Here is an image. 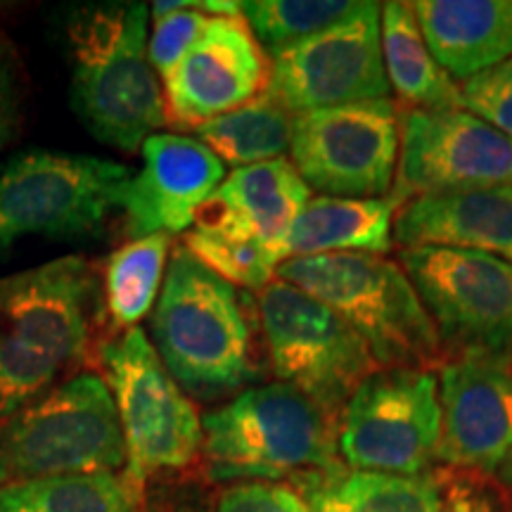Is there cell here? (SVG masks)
<instances>
[{"mask_svg":"<svg viewBox=\"0 0 512 512\" xmlns=\"http://www.w3.org/2000/svg\"><path fill=\"white\" fill-rule=\"evenodd\" d=\"M107 337L100 266L86 256L0 278V425L67 377L98 370Z\"/></svg>","mask_w":512,"mask_h":512,"instance_id":"1","label":"cell"},{"mask_svg":"<svg viewBox=\"0 0 512 512\" xmlns=\"http://www.w3.org/2000/svg\"><path fill=\"white\" fill-rule=\"evenodd\" d=\"M150 337L169 375L197 401L233 399L266 375L259 302L183 245L171 249Z\"/></svg>","mask_w":512,"mask_h":512,"instance_id":"2","label":"cell"},{"mask_svg":"<svg viewBox=\"0 0 512 512\" xmlns=\"http://www.w3.org/2000/svg\"><path fill=\"white\" fill-rule=\"evenodd\" d=\"M200 467L211 484L287 482L299 491L342 475L339 418L285 382L256 384L204 413Z\"/></svg>","mask_w":512,"mask_h":512,"instance_id":"3","label":"cell"},{"mask_svg":"<svg viewBox=\"0 0 512 512\" xmlns=\"http://www.w3.org/2000/svg\"><path fill=\"white\" fill-rule=\"evenodd\" d=\"M145 3H95L69 15L72 105L83 126L114 150L140 152L166 124L164 93L147 57Z\"/></svg>","mask_w":512,"mask_h":512,"instance_id":"4","label":"cell"},{"mask_svg":"<svg viewBox=\"0 0 512 512\" xmlns=\"http://www.w3.org/2000/svg\"><path fill=\"white\" fill-rule=\"evenodd\" d=\"M285 280L337 313L363 337L380 368L439 370L446 363L437 330L401 264L377 254L292 256Z\"/></svg>","mask_w":512,"mask_h":512,"instance_id":"5","label":"cell"},{"mask_svg":"<svg viewBox=\"0 0 512 512\" xmlns=\"http://www.w3.org/2000/svg\"><path fill=\"white\" fill-rule=\"evenodd\" d=\"M124 467L117 403L100 370L67 377L0 425V489Z\"/></svg>","mask_w":512,"mask_h":512,"instance_id":"6","label":"cell"},{"mask_svg":"<svg viewBox=\"0 0 512 512\" xmlns=\"http://www.w3.org/2000/svg\"><path fill=\"white\" fill-rule=\"evenodd\" d=\"M126 446L124 475L136 489L150 477L200 465L202 418L140 328L107 337L98 351Z\"/></svg>","mask_w":512,"mask_h":512,"instance_id":"7","label":"cell"},{"mask_svg":"<svg viewBox=\"0 0 512 512\" xmlns=\"http://www.w3.org/2000/svg\"><path fill=\"white\" fill-rule=\"evenodd\" d=\"M133 171L93 155L29 150L0 169V252L24 238L95 235L121 211Z\"/></svg>","mask_w":512,"mask_h":512,"instance_id":"8","label":"cell"},{"mask_svg":"<svg viewBox=\"0 0 512 512\" xmlns=\"http://www.w3.org/2000/svg\"><path fill=\"white\" fill-rule=\"evenodd\" d=\"M256 302L275 382L290 384L342 418L351 394L380 370L363 337L335 311L285 280L273 278Z\"/></svg>","mask_w":512,"mask_h":512,"instance_id":"9","label":"cell"},{"mask_svg":"<svg viewBox=\"0 0 512 512\" xmlns=\"http://www.w3.org/2000/svg\"><path fill=\"white\" fill-rule=\"evenodd\" d=\"M448 358H512V264L451 247L401 249Z\"/></svg>","mask_w":512,"mask_h":512,"instance_id":"10","label":"cell"},{"mask_svg":"<svg viewBox=\"0 0 512 512\" xmlns=\"http://www.w3.org/2000/svg\"><path fill=\"white\" fill-rule=\"evenodd\" d=\"M439 439V377L432 370H375L339 418V456L351 470L422 475L437 463Z\"/></svg>","mask_w":512,"mask_h":512,"instance_id":"11","label":"cell"},{"mask_svg":"<svg viewBox=\"0 0 512 512\" xmlns=\"http://www.w3.org/2000/svg\"><path fill=\"white\" fill-rule=\"evenodd\" d=\"M399 150L401 112L392 98L294 114V169L311 190L328 197H389L399 171Z\"/></svg>","mask_w":512,"mask_h":512,"instance_id":"12","label":"cell"},{"mask_svg":"<svg viewBox=\"0 0 512 512\" xmlns=\"http://www.w3.org/2000/svg\"><path fill=\"white\" fill-rule=\"evenodd\" d=\"M266 93L290 114L389 100L382 57V5L354 15L271 57Z\"/></svg>","mask_w":512,"mask_h":512,"instance_id":"13","label":"cell"},{"mask_svg":"<svg viewBox=\"0 0 512 512\" xmlns=\"http://www.w3.org/2000/svg\"><path fill=\"white\" fill-rule=\"evenodd\" d=\"M512 185V138L463 110L401 114L399 176L394 195H446Z\"/></svg>","mask_w":512,"mask_h":512,"instance_id":"14","label":"cell"},{"mask_svg":"<svg viewBox=\"0 0 512 512\" xmlns=\"http://www.w3.org/2000/svg\"><path fill=\"white\" fill-rule=\"evenodd\" d=\"M271 64L247 19L211 17L183 60L164 76V117L174 128H190L259 98Z\"/></svg>","mask_w":512,"mask_h":512,"instance_id":"15","label":"cell"},{"mask_svg":"<svg viewBox=\"0 0 512 512\" xmlns=\"http://www.w3.org/2000/svg\"><path fill=\"white\" fill-rule=\"evenodd\" d=\"M437 463L491 477L512 453V358H448L439 368Z\"/></svg>","mask_w":512,"mask_h":512,"instance_id":"16","label":"cell"},{"mask_svg":"<svg viewBox=\"0 0 512 512\" xmlns=\"http://www.w3.org/2000/svg\"><path fill=\"white\" fill-rule=\"evenodd\" d=\"M143 166L128 183L124 235H176L190 230L197 211L226 181V164L195 136L155 133L140 147Z\"/></svg>","mask_w":512,"mask_h":512,"instance_id":"17","label":"cell"},{"mask_svg":"<svg viewBox=\"0 0 512 512\" xmlns=\"http://www.w3.org/2000/svg\"><path fill=\"white\" fill-rule=\"evenodd\" d=\"M394 242L470 249L512 264V185L413 197L396 211Z\"/></svg>","mask_w":512,"mask_h":512,"instance_id":"18","label":"cell"},{"mask_svg":"<svg viewBox=\"0 0 512 512\" xmlns=\"http://www.w3.org/2000/svg\"><path fill=\"white\" fill-rule=\"evenodd\" d=\"M411 10L453 81L465 83L512 60V0H415Z\"/></svg>","mask_w":512,"mask_h":512,"instance_id":"19","label":"cell"},{"mask_svg":"<svg viewBox=\"0 0 512 512\" xmlns=\"http://www.w3.org/2000/svg\"><path fill=\"white\" fill-rule=\"evenodd\" d=\"M311 197L309 185L283 157L235 169L211 200L245 223L256 240L283 264L294 223Z\"/></svg>","mask_w":512,"mask_h":512,"instance_id":"20","label":"cell"},{"mask_svg":"<svg viewBox=\"0 0 512 512\" xmlns=\"http://www.w3.org/2000/svg\"><path fill=\"white\" fill-rule=\"evenodd\" d=\"M399 197L347 200V197H311L294 223L287 259L316 254H389L394 247V216Z\"/></svg>","mask_w":512,"mask_h":512,"instance_id":"21","label":"cell"},{"mask_svg":"<svg viewBox=\"0 0 512 512\" xmlns=\"http://www.w3.org/2000/svg\"><path fill=\"white\" fill-rule=\"evenodd\" d=\"M382 57L392 88L406 110H458L460 86L427 48L411 3L382 5Z\"/></svg>","mask_w":512,"mask_h":512,"instance_id":"22","label":"cell"},{"mask_svg":"<svg viewBox=\"0 0 512 512\" xmlns=\"http://www.w3.org/2000/svg\"><path fill=\"white\" fill-rule=\"evenodd\" d=\"M446 470L422 475L344 470L304 491L311 512H441Z\"/></svg>","mask_w":512,"mask_h":512,"instance_id":"23","label":"cell"},{"mask_svg":"<svg viewBox=\"0 0 512 512\" xmlns=\"http://www.w3.org/2000/svg\"><path fill=\"white\" fill-rule=\"evenodd\" d=\"M181 245L211 273L247 292L266 290L280 266L252 230L216 200L197 211Z\"/></svg>","mask_w":512,"mask_h":512,"instance_id":"24","label":"cell"},{"mask_svg":"<svg viewBox=\"0 0 512 512\" xmlns=\"http://www.w3.org/2000/svg\"><path fill=\"white\" fill-rule=\"evenodd\" d=\"M171 256V235L128 240L100 264L107 335L138 328L155 309Z\"/></svg>","mask_w":512,"mask_h":512,"instance_id":"25","label":"cell"},{"mask_svg":"<svg viewBox=\"0 0 512 512\" xmlns=\"http://www.w3.org/2000/svg\"><path fill=\"white\" fill-rule=\"evenodd\" d=\"M292 124L294 114L264 91L247 105L197 126L192 133L223 164L242 169L283 159L292 145Z\"/></svg>","mask_w":512,"mask_h":512,"instance_id":"26","label":"cell"},{"mask_svg":"<svg viewBox=\"0 0 512 512\" xmlns=\"http://www.w3.org/2000/svg\"><path fill=\"white\" fill-rule=\"evenodd\" d=\"M0 512H138V489L124 470L41 477L3 486Z\"/></svg>","mask_w":512,"mask_h":512,"instance_id":"27","label":"cell"},{"mask_svg":"<svg viewBox=\"0 0 512 512\" xmlns=\"http://www.w3.org/2000/svg\"><path fill=\"white\" fill-rule=\"evenodd\" d=\"M361 8L356 0H249L242 17L264 53L271 57L323 34Z\"/></svg>","mask_w":512,"mask_h":512,"instance_id":"28","label":"cell"},{"mask_svg":"<svg viewBox=\"0 0 512 512\" xmlns=\"http://www.w3.org/2000/svg\"><path fill=\"white\" fill-rule=\"evenodd\" d=\"M150 15L155 19V27L147 38V57L155 74L164 79L195 46L211 17L192 10L188 0H157L150 5Z\"/></svg>","mask_w":512,"mask_h":512,"instance_id":"29","label":"cell"},{"mask_svg":"<svg viewBox=\"0 0 512 512\" xmlns=\"http://www.w3.org/2000/svg\"><path fill=\"white\" fill-rule=\"evenodd\" d=\"M216 489L202 467L150 477L138 489V512H216Z\"/></svg>","mask_w":512,"mask_h":512,"instance_id":"30","label":"cell"},{"mask_svg":"<svg viewBox=\"0 0 512 512\" xmlns=\"http://www.w3.org/2000/svg\"><path fill=\"white\" fill-rule=\"evenodd\" d=\"M216 512H311L297 486L266 479H242L223 484L214 496Z\"/></svg>","mask_w":512,"mask_h":512,"instance_id":"31","label":"cell"},{"mask_svg":"<svg viewBox=\"0 0 512 512\" xmlns=\"http://www.w3.org/2000/svg\"><path fill=\"white\" fill-rule=\"evenodd\" d=\"M460 100L463 110L512 138V60L465 81L460 86Z\"/></svg>","mask_w":512,"mask_h":512,"instance_id":"32","label":"cell"},{"mask_svg":"<svg viewBox=\"0 0 512 512\" xmlns=\"http://www.w3.org/2000/svg\"><path fill=\"white\" fill-rule=\"evenodd\" d=\"M446 470L441 512H512V501L491 477Z\"/></svg>","mask_w":512,"mask_h":512,"instance_id":"33","label":"cell"},{"mask_svg":"<svg viewBox=\"0 0 512 512\" xmlns=\"http://www.w3.org/2000/svg\"><path fill=\"white\" fill-rule=\"evenodd\" d=\"M22 102L24 83L17 50L0 29V150L15 136L22 117Z\"/></svg>","mask_w":512,"mask_h":512,"instance_id":"34","label":"cell"},{"mask_svg":"<svg viewBox=\"0 0 512 512\" xmlns=\"http://www.w3.org/2000/svg\"><path fill=\"white\" fill-rule=\"evenodd\" d=\"M501 475H503V484L508 486V491L512 494V453L508 456V460H505V463H503Z\"/></svg>","mask_w":512,"mask_h":512,"instance_id":"35","label":"cell"}]
</instances>
